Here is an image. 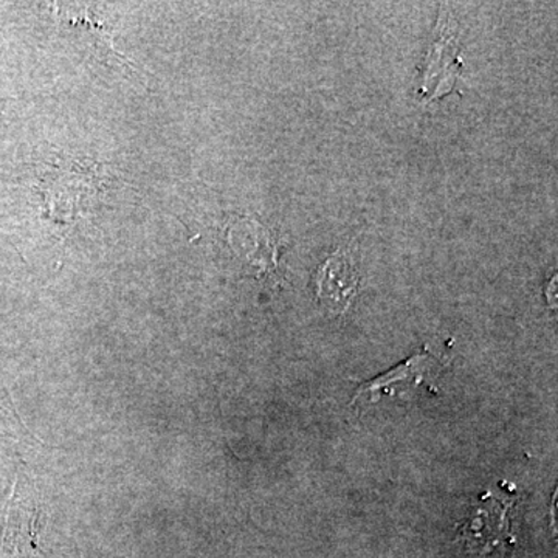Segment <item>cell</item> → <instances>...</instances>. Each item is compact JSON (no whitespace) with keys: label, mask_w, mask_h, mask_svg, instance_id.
I'll use <instances>...</instances> for the list:
<instances>
[{"label":"cell","mask_w":558,"mask_h":558,"mask_svg":"<svg viewBox=\"0 0 558 558\" xmlns=\"http://www.w3.org/2000/svg\"><path fill=\"white\" fill-rule=\"evenodd\" d=\"M439 368L438 360L432 354L427 351L418 352L396 368L389 369L388 373L360 385L352 398V403L359 402L360 399L376 402L384 396L400 395L413 388H425L429 392H438V388L433 387V381L438 379Z\"/></svg>","instance_id":"6da1fadb"},{"label":"cell","mask_w":558,"mask_h":558,"mask_svg":"<svg viewBox=\"0 0 558 558\" xmlns=\"http://www.w3.org/2000/svg\"><path fill=\"white\" fill-rule=\"evenodd\" d=\"M39 508L32 494L22 492L20 483L7 502L2 534V554L11 558H32L38 535Z\"/></svg>","instance_id":"7a4b0ae2"},{"label":"cell","mask_w":558,"mask_h":558,"mask_svg":"<svg viewBox=\"0 0 558 558\" xmlns=\"http://www.w3.org/2000/svg\"><path fill=\"white\" fill-rule=\"evenodd\" d=\"M357 271L344 253L330 256L318 271V299L336 314L348 310L357 292Z\"/></svg>","instance_id":"3957f363"}]
</instances>
